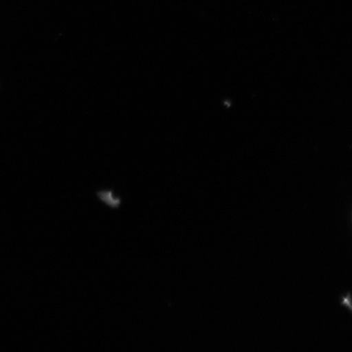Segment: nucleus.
Listing matches in <instances>:
<instances>
[{
	"label": "nucleus",
	"instance_id": "1",
	"mask_svg": "<svg viewBox=\"0 0 352 352\" xmlns=\"http://www.w3.org/2000/svg\"><path fill=\"white\" fill-rule=\"evenodd\" d=\"M100 197L109 206H113V204L118 205V200H113L111 192H102L99 193Z\"/></svg>",
	"mask_w": 352,
	"mask_h": 352
},
{
	"label": "nucleus",
	"instance_id": "2",
	"mask_svg": "<svg viewBox=\"0 0 352 352\" xmlns=\"http://www.w3.org/2000/svg\"><path fill=\"white\" fill-rule=\"evenodd\" d=\"M342 305L349 308V310L351 311V294H347L346 296L342 298Z\"/></svg>",
	"mask_w": 352,
	"mask_h": 352
}]
</instances>
